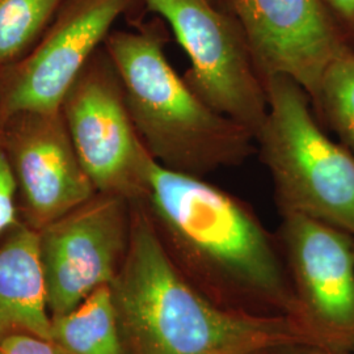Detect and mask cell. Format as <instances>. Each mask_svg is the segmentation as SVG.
I'll use <instances>...</instances> for the list:
<instances>
[{
	"label": "cell",
	"mask_w": 354,
	"mask_h": 354,
	"mask_svg": "<svg viewBox=\"0 0 354 354\" xmlns=\"http://www.w3.org/2000/svg\"><path fill=\"white\" fill-rule=\"evenodd\" d=\"M140 200L176 266L207 297L304 324L277 243L239 198L151 158Z\"/></svg>",
	"instance_id": "cell-1"
},
{
	"label": "cell",
	"mask_w": 354,
	"mask_h": 354,
	"mask_svg": "<svg viewBox=\"0 0 354 354\" xmlns=\"http://www.w3.org/2000/svg\"><path fill=\"white\" fill-rule=\"evenodd\" d=\"M130 203L127 254L111 282L127 354H270L322 345L292 317L213 301L176 266L143 203Z\"/></svg>",
	"instance_id": "cell-2"
},
{
	"label": "cell",
	"mask_w": 354,
	"mask_h": 354,
	"mask_svg": "<svg viewBox=\"0 0 354 354\" xmlns=\"http://www.w3.org/2000/svg\"><path fill=\"white\" fill-rule=\"evenodd\" d=\"M104 49L140 142L158 165L205 177L248 159L252 133L215 111L177 74L158 30L111 32Z\"/></svg>",
	"instance_id": "cell-3"
},
{
	"label": "cell",
	"mask_w": 354,
	"mask_h": 354,
	"mask_svg": "<svg viewBox=\"0 0 354 354\" xmlns=\"http://www.w3.org/2000/svg\"><path fill=\"white\" fill-rule=\"evenodd\" d=\"M268 113L254 140L281 213H297L354 236V159L319 127L308 93L288 76L266 77Z\"/></svg>",
	"instance_id": "cell-4"
},
{
	"label": "cell",
	"mask_w": 354,
	"mask_h": 354,
	"mask_svg": "<svg viewBox=\"0 0 354 354\" xmlns=\"http://www.w3.org/2000/svg\"><path fill=\"white\" fill-rule=\"evenodd\" d=\"M169 24L189 59L184 79L219 113L256 138L268 113L266 79L241 28L210 0H143Z\"/></svg>",
	"instance_id": "cell-5"
},
{
	"label": "cell",
	"mask_w": 354,
	"mask_h": 354,
	"mask_svg": "<svg viewBox=\"0 0 354 354\" xmlns=\"http://www.w3.org/2000/svg\"><path fill=\"white\" fill-rule=\"evenodd\" d=\"M76 153L97 193L140 200L151 156L131 122L120 77L97 50L61 105Z\"/></svg>",
	"instance_id": "cell-6"
},
{
	"label": "cell",
	"mask_w": 354,
	"mask_h": 354,
	"mask_svg": "<svg viewBox=\"0 0 354 354\" xmlns=\"http://www.w3.org/2000/svg\"><path fill=\"white\" fill-rule=\"evenodd\" d=\"M130 222V200L96 193L38 231L51 319L70 313L91 292L111 285L127 254Z\"/></svg>",
	"instance_id": "cell-7"
},
{
	"label": "cell",
	"mask_w": 354,
	"mask_h": 354,
	"mask_svg": "<svg viewBox=\"0 0 354 354\" xmlns=\"http://www.w3.org/2000/svg\"><path fill=\"white\" fill-rule=\"evenodd\" d=\"M130 1L66 0L36 46L0 70V124L20 112L59 111Z\"/></svg>",
	"instance_id": "cell-8"
},
{
	"label": "cell",
	"mask_w": 354,
	"mask_h": 354,
	"mask_svg": "<svg viewBox=\"0 0 354 354\" xmlns=\"http://www.w3.org/2000/svg\"><path fill=\"white\" fill-rule=\"evenodd\" d=\"M279 241L301 320L324 346L354 353V236L297 213H283Z\"/></svg>",
	"instance_id": "cell-9"
},
{
	"label": "cell",
	"mask_w": 354,
	"mask_h": 354,
	"mask_svg": "<svg viewBox=\"0 0 354 354\" xmlns=\"http://www.w3.org/2000/svg\"><path fill=\"white\" fill-rule=\"evenodd\" d=\"M264 79L288 76L315 102L327 68L352 41L323 0H226Z\"/></svg>",
	"instance_id": "cell-10"
},
{
	"label": "cell",
	"mask_w": 354,
	"mask_h": 354,
	"mask_svg": "<svg viewBox=\"0 0 354 354\" xmlns=\"http://www.w3.org/2000/svg\"><path fill=\"white\" fill-rule=\"evenodd\" d=\"M0 147L15 177L21 221L37 231L97 193L76 153L61 109L8 117L0 124Z\"/></svg>",
	"instance_id": "cell-11"
},
{
	"label": "cell",
	"mask_w": 354,
	"mask_h": 354,
	"mask_svg": "<svg viewBox=\"0 0 354 354\" xmlns=\"http://www.w3.org/2000/svg\"><path fill=\"white\" fill-rule=\"evenodd\" d=\"M50 327L38 231L21 221L0 241V340L29 333L50 342Z\"/></svg>",
	"instance_id": "cell-12"
},
{
	"label": "cell",
	"mask_w": 354,
	"mask_h": 354,
	"mask_svg": "<svg viewBox=\"0 0 354 354\" xmlns=\"http://www.w3.org/2000/svg\"><path fill=\"white\" fill-rule=\"evenodd\" d=\"M50 342L62 354H127L111 285L91 292L70 313L51 319Z\"/></svg>",
	"instance_id": "cell-13"
},
{
	"label": "cell",
	"mask_w": 354,
	"mask_h": 354,
	"mask_svg": "<svg viewBox=\"0 0 354 354\" xmlns=\"http://www.w3.org/2000/svg\"><path fill=\"white\" fill-rule=\"evenodd\" d=\"M64 0H0V70L19 62L46 32Z\"/></svg>",
	"instance_id": "cell-14"
},
{
	"label": "cell",
	"mask_w": 354,
	"mask_h": 354,
	"mask_svg": "<svg viewBox=\"0 0 354 354\" xmlns=\"http://www.w3.org/2000/svg\"><path fill=\"white\" fill-rule=\"evenodd\" d=\"M313 105L354 159V49L327 68Z\"/></svg>",
	"instance_id": "cell-15"
},
{
	"label": "cell",
	"mask_w": 354,
	"mask_h": 354,
	"mask_svg": "<svg viewBox=\"0 0 354 354\" xmlns=\"http://www.w3.org/2000/svg\"><path fill=\"white\" fill-rule=\"evenodd\" d=\"M21 218L19 215L17 188L7 158L0 147V241Z\"/></svg>",
	"instance_id": "cell-16"
},
{
	"label": "cell",
	"mask_w": 354,
	"mask_h": 354,
	"mask_svg": "<svg viewBox=\"0 0 354 354\" xmlns=\"http://www.w3.org/2000/svg\"><path fill=\"white\" fill-rule=\"evenodd\" d=\"M1 354H62L50 342L29 333H12L0 340Z\"/></svg>",
	"instance_id": "cell-17"
},
{
	"label": "cell",
	"mask_w": 354,
	"mask_h": 354,
	"mask_svg": "<svg viewBox=\"0 0 354 354\" xmlns=\"http://www.w3.org/2000/svg\"><path fill=\"white\" fill-rule=\"evenodd\" d=\"M351 41L354 39V0H323Z\"/></svg>",
	"instance_id": "cell-18"
},
{
	"label": "cell",
	"mask_w": 354,
	"mask_h": 354,
	"mask_svg": "<svg viewBox=\"0 0 354 354\" xmlns=\"http://www.w3.org/2000/svg\"><path fill=\"white\" fill-rule=\"evenodd\" d=\"M270 354H354L348 351H340V349H333L328 346L323 345H298V346H291V348H285L277 352H273Z\"/></svg>",
	"instance_id": "cell-19"
},
{
	"label": "cell",
	"mask_w": 354,
	"mask_h": 354,
	"mask_svg": "<svg viewBox=\"0 0 354 354\" xmlns=\"http://www.w3.org/2000/svg\"><path fill=\"white\" fill-rule=\"evenodd\" d=\"M0 354H1V353H0Z\"/></svg>",
	"instance_id": "cell-20"
}]
</instances>
